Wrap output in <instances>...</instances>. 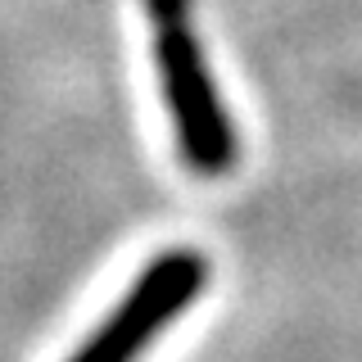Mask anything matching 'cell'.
I'll return each instance as SVG.
<instances>
[{
    "instance_id": "obj_1",
    "label": "cell",
    "mask_w": 362,
    "mask_h": 362,
    "mask_svg": "<svg viewBox=\"0 0 362 362\" xmlns=\"http://www.w3.org/2000/svg\"><path fill=\"white\" fill-rule=\"evenodd\" d=\"M154 18V59H158V82H163V100L173 113L177 145L186 163L204 177H222L235 168V127L226 113L218 82L209 73L204 45L195 37L186 0H150Z\"/></svg>"
},
{
    "instance_id": "obj_2",
    "label": "cell",
    "mask_w": 362,
    "mask_h": 362,
    "mask_svg": "<svg viewBox=\"0 0 362 362\" xmlns=\"http://www.w3.org/2000/svg\"><path fill=\"white\" fill-rule=\"evenodd\" d=\"M204 286H209V258L199 249H163L68 362H136L199 299Z\"/></svg>"
}]
</instances>
